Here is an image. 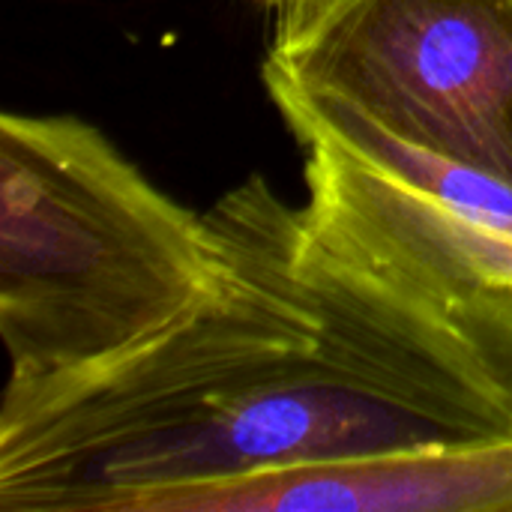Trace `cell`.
I'll list each match as a JSON object with an SVG mask.
<instances>
[{"instance_id": "cell-1", "label": "cell", "mask_w": 512, "mask_h": 512, "mask_svg": "<svg viewBox=\"0 0 512 512\" xmlns=\"http://www.w3.org/2000/svg\"><path fill=\"white\" fill-rule=\"evenodd\" d=\"M297 270L324 339L0 495L3 512H108L135 492L213 483L372 453L510 441L512 405L423 327L303 243Z\"/></svg>"}, {"instance_id": "cell-8", "label": "cell", "mask_w": 512, "mask_h": 512, "mask_svg": "<svg viewBox=\"0 0 512 512\" xmlns=\"http://www.w3.org/2000/svg\"><path fill=\"white\" fill-rule=\"evenodd\" d=\"M270 9H276V18H303L318 9H324L330 0H261Z\"/></svg>"}, {"instance_id": "cell-3", "label": "cell", "mask_w": 512, "mask_h": 512, "mask_svg": "<svg viewBox=\"0 0 512 512\" xmlns=\"http://www.w3.org/2000/svg\"><path fill=\"white\" fill-rule=\"evenodd\" d=\"M213 216L237 258L231 291L129 360L3 423L0 495L321 345V303L294 258L297 207L264 177H252L225 195Z\"/></svg>"}, {"instance_id": "cell-2", "label": "cell", "mask_w": 512, "mask_h": 512, "mask_svg": "<svg viewBox=\"0 0 512 512\" xmlns=\"http://www.w3.org/2000/svg\"><path fill=\"white\" fill-rule=\"evenodd\" d=\"M231 240L72 114L0 117V426L219 303Z\"/></svg>"}, {"instance_id": "cell-4", "label": "cell", "mask_w": 512, "mask_h": 512, "mask_svg": "<svg viewBox=\"0 0 512 512\" xmlns=\"http://www.w3.org/2000/svg\"><path fill=\"white\" fill-rule=\"evenodd\" d=\"M264 72L512 183V0H330L276 18Z\"/></svg>"}, {"instance_id": "cell-5", "label": "cell", "mask_w": 512, "mask_h": 512, "mask_svg": "<svg viewBox=\"0 0 512 512\" xmlns=\"http://www.w3.org/2000/svg\"><path fill=\"white\" fill-rule=\"evenodd\" d=\"M297 141L303 237L512 402V216L432 198L327 138Z\"/></svg>"}, {"instance_id": "cell-6", "label": "cell", "mask_w": 512, "mask_h": 512, "mask_svg": "<svg viewBox=\"0 0 512 512\" xmlns=\"http://www.w3.org/2000/svg\"><path fill=\"white\" fill-rule=\"evenodd\" d=\"M108 512H512V438L135 492Z\"/></svg>"}, {"instance_id": "cell-7", "label": "cell", "mask_w": 512, "mask_h": 512, "mask_svg": "<svg viewBox=\"0 0 512 512\" xmlns=\"http://www.w3.org/2000/svg\"><path fill=\"white\" fill-rule=\"evenodd\" d=\"M264 81L297 138H327L363 162L447 204L512 216V183L507 180L399 135L345 99L303 90L273 72H264Z\"/></svg>"}]
</instances>
